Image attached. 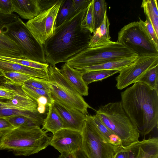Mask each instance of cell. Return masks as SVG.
<instances>
[{
  "label": "cell",
  "instance_id": "1",
  "mask_svg": "<svg viewBox=\"0 0 158 158\" xmlns=\"http://www.w3.org/2000/svg\"><path fill=\"white\" fill-rule=\"evenodd\" d=\"M87 8L78 11L56 27L43 45L46 62L50 65L65 62L88 48L91 34L81 27Z\"/></svg>",
  "mask_w": 158,
  "mask_h": 158
},
{
  "label": "cell",
  "instance_id": "2",
  "mask_svg": "<svg viewBox=\"0 0 158 158\" xmlns=\"http://www.w3.org/2000/svg\"><path fill=\"white\" fill-rule=\"evenodd\" d=\"M123 107L142 136L158 125V90L136 82L121 93Z\"/></svg>",
  "mask_w": 158,
  "mask_h": 158
},
{
  "label": "cell",
  "instance_id": "3",
  "mask_svg": "<svg viewBox=\"0 0 158 158\" xmlns=\"http://www.w3.org/2000/svg\"><path fill=\"white\" fill-rule=\"evenodd\" d=\"M40 127L15 128L2 137L1 150L12 152L17 156L38 153L49 145L52 137Z\"/></svg>",
  "mask_w": 158,
  "mask_h": 158
},
{
  "label": "cell",
  "instance_id": "4",
  "mask_svg": "<svg viewBox=\"0 0 158 158\" xmlns=\"http://www.w3.org/2000/svg\"><path fill=\"white\" fill-rule=\"evenodd\" d=\"M96 114L102 123L121 139L122 146L138 141L139 130L125 111L121 101L99 107Z\"/></svg>",
  "mask_w": 158,
  "mask_h": 158
},
{
  "label": "cell",
  "instance_id": "5",
  "mask_svg": "<svg viewBox=\"0 0 158 158\" xmlns=\"http://www.w3.org/2000/svg\"><path fill=\"white\" fill-rule=\"evenodd\" d=\"M138 56L137 54L121 43L110 41L102 45L88 47L69 59L65 63L76 69L112 60Z\"/></svg>",
  "mask_w": 158,
  "mask_h": 158
},
{
  "label": "cell",
  "instance_id": "6",
  "mask_svg": "<svg viewBox=\"0 0 158 158\" xmlns=\"http://www.w3.org/2000/svg\"><path fill=\"white\" fill-rule=\"evenodd\" d=\"M0 28L2 33L20 47L23 59L47 63L43 45L36 39L20 18Z\"/></svg>",
  "mask_w": 158,
  "mask_h": 158
},
{
  "label": "cell",
  "instance_id": "7",
  "mask_svg": "<svg viewBox=\"0 0 158 158\" xmlns=\"http://www.w3.org/2000/svg\"><path fill=\"white\" fill-rule=\"evenodd\" d=\"M81 132L82 149L88 158H115L121 148L113 145L104 138L89 114Z\"/></svg>",
  "mask_w": 158,
  "mask_h": 158
},
{
  "label": "cell",
  "instance_id": "8",
  "mask_svg": "<svg viewBox=\"0 0 158 158\" xmlns=\"http://www.w3.org/2000/svg\"><path fill=\"white\" fill-rule=\"evenodd\" d=\"M117 42L137 54L158 55V49L146 35L139 22L124 26L118 32Z\"/></svg>",
  "mask_w": 158,
  "mask_h": 158
},
{
  "label": "cell",
  "instance_id": "9",
  "mask_svg": "<svg viewBox=\"0 0 158 158\" xmlns=\"http://www.w3.org/2000/svg\"><path fill=\"white\" fill-rule=\"evenodd\" d=\"M158 65V55L138 56L133 63L119 71L116 77L117 89L122 90L136 82L147 72Z\"/></svg>",
  "mask_w": 158,
  "mask_h": 158
},
{
  "label": "cell",
  "instance_id": "10",
  "mask_svg": "<svg viewBox=\"0 0 158 158\" xmlns=\"http://www.w3.org/2000/svg\"><path fill=\"white\" fill-rule=\"evenodd\" d=\"M62 1L59 0L51 8L26 23L35 37L43 45L54 33L57 15Z\"/></svg>",
  "mask_w": 158,
  "mask_h": 158
},
{
  "label": "cell",
  "instance_id": "11",
  "mask_svg": "<svg viewBox=\"0 0 158 158\" xmlns=\"http://www.w3.org/2000/svg\"><path fill=\"white\" fill-rule=\"evenodd\" d=\"M53 135L49 145L61 155L69 154L82 148V137L81 131L63 128Z\"/></svg>",
  "mask_w": 158,
  "mask_h": 158
},
{
  "label": "cell",
  "instance_id": "12",
  "mask_svg": "<svg viewBox=\"0 0 158 158\" xmlns=\"http://www.w3.org/2000/svg\"><path fill=\"white\" fill-rule=\"evenodd\" d=\"M48 81L49 94L54 102L67 108L78 110L85 115L89 114L88 109H93L82 96L75 95L54 82Z\"/></svg>",
  "mask_w": 158,
  "mask_h": 158
},
{
  "label": "cell",
  "instance_id": "13",
  "mask_svg": "<svg viewBox=\"0 0 158 158\" xmlns=\"http://www.w3.org/2000/svg\"><path fill=\"white\" fill-rule=\"evenodd\" d=\"M0 84L6 85L15 92V96L11 100L0 98V104L9 108L20 111L38 112L37 104L22 90L21 86L12 84L3 78Z\"/></svg>",
  "mask_w": 158,
  "mask_h": 158
},
{
  "label": "cell",
  "instance_id": "14",
  "mask_svg": "<svg viewBox=\"0 0 158 158\" xmlns=\"http://www.w3.org/2000/svg\"><path fill=\"white\" fill-rule=\"evenodd\" d=\"M127 152L128 158H158V138L150 137L147 139L122 146Z\"/></svg>",
  "mask_w": 158,
  "mask_h": 158
},
{
  "label": "cell",
  "instance_id": "15",
  "mask_svg": "<svg viewBox=\"0 0 158 158\" xmlns=\"http://www.w3.org/2000/svg\"><path fill=\"white\" fill-rule=\"evenodd\" d=\"M53 105L63 121V128L81 132L86 115L78 110L67 108L55 102Z\"/></svg>",
  "mask_w": 158,
  "mask_h": 158
},
{
  "label": "cell",
  "instance_id": "16",
  "mask_svg": "<svg viewBox=\"0 0 158 158\" xmlns=\"http://www.w3.org/2000/svg\"><path fill=\"white\" fill-rule=\"evenodd\" d=\"M60 70L62 75L81 96L88 95L89 88L82 78V73L66 63Z\"/></svg>",
  "mask_w": 158,
  "mask_h": 158
},
{
  "label": "cell",
  "instance_id": "17",
  "mask_svg": "<svg viewBox=\"0 0 158 158\" xmlns=\"http://www.w3.org/2000/svg\"><path fill=\"white\" fill-rule=\"evenodd\" d=\"M13 12L22 18L30 20L41 13L38 0H12Z\"/></svg>",
  "mask_w": 158,
  "mask_h": 158
},
{
  "label": "cell",
  "instance_id": "18",
  "mask_svg": "<svg viewBox=\"0 0 158 158\" xmlns=\"http://www.w3.org/2000/svg\"><path fill=\"white\" fill-rule=\"evenodd\" d=\"M17 72L32 77L48 80V71L40 70L23 66L12 62L0 59V72Z\"/></svg>",
  "mask_w": 158,
  "mask_h": 158
},
{
  "label": "cell",
  "instance_id": "19",
  "mask_svg": "<svg viewBox=\"0 0 158 158\" xmlns=\"http://www.w3.org/2000/svg\"><path fill=\"white\" fill-rule=\"evenodd\" d=\"M137 57H131L112 60L98 64L75 69L81 73L97 70H118L120 71L133 63Z\"/></svg>",
  "mask_w": 158,
  "mask_h": 158
},
{
  "label": "cell",
  "instance_id": "20",
  "mask_svg": "<svg viewBox=\"0 0 158 158\" xmlns=\"http://www.w3.org/2000/svg\"><path fill=\"white\" fill-rule=\"evenodd\" d=\"M110 23L106 12L103 20L100 25L95 30L91 37L88 47H92L106 44L110 42L109 26Z\"/></svg>",
  "mask_w": 158,
  "mask_h": 158
},
{
  "label": "cell",
  "instance_id": "21",
  "mask_svg": "<svg viewBox=\"0 0 158 158\" xmlns=\"http://www.w3.org/2000/svg\"><path fill=\"white\" fill-rule=\"evenodd\" d=\"M0 56L23 59L20 47L2 32L0 34Z\"/></svg>",
  "mask_w": 158,
  "mask_h": 158
},
{
  "label": "cell",
  "instance_id": "22",
  "mask_svg": "<svg viewBox=\"0 0 158 158\" xmlns=\"http://www.w3.org/2000/svg\"><path fill=\"white\" fill-rule=\"evenodd\" d=\"M48 107V112L44 119L42 128L47 132H50L53 134L63 128V123L53 105Z\"/></svg>",
  "mask_w": 158,
  "mask_h": 158
},
{
  "label": "cell",
  "instance_id": "23",
  "mask_svg": "<svg viewBox=\"0 0 158 158\" xmlns=\"http://www.w3.org/2000/svg\"><path fill=\"white\" fill-rule=\"evenodd\" d=\"M48 81L54 83L60 87L75 95L81 96L62 75L60 69L55 66L49 65L48 69Z\"/></svg>",
  "mask_w": 158,
  "mask_h": 158
},
{
  "label": "cell",
  "instance_id": "24",
  "mask_svg": "<svg viewBox=\"0 0 158 158\" xmlns=\"http://www.w3.org/2000/svg\"><path fill=\"white\" fill-rule=\"evenodd\" d=\"M90 116L99 131L110 143L116 147L122 146L120 138L102 123L97 114Z\"/></svg>",
  "mask_w": 158,
  "mask_h": 158
},
{
  "label": "cell",
  "instance_id": "25",
  "mask_svg": "<svg viewBox=\"0 0 158 158\" xmlns=\"http://www.w3.org/2000/svg\"><path fill=\"white\" fill-rule=\"evenodd\" d=\"M141 7L158 36V9L156 0H143Z\"/></svg>",
  "mask_w": 158,
  "mask_h": 158
},
{
  "label": "cell",
  "instance_id": "26",
  "mask_svg": "<svg viewBox=\"0 0 158 158\" xmlns=\"http://www.w3.org/2000/svg\"><path fill=\"white\" fill-rule=\"evenodd\" d=\"M77 13L73 7L72 0H62L56 18V28Z\"/></svg>",
  "mask_w": 158,
  "mask_h": 158
},
{
  "label": "cell",
  "instance_id": "27",
  "mask_svg": "<svg viewBox=\"0 0 158 158\" xmlns=\"http://www.w3.org/2000/svg\"><path fill=\"white\" fill-rule=\"evenodd\" d=\"M14 115H21L33 119L42 124L44 119L43 114L34 113L12 109L0 104V117L4 118Z\"/></svg>",
  "mask_w": 158,
  "mask_h": 158
},
{
  "label": "cell",
  "instance_id": "28",
  "mask_svg": "<svg viewBox=\"0 0 158 158\" xmlns=\"http://www.w3.org/2000/svg\"><path fill=\"white\" fill-rule=\"evenodd\" d=\"M118 70H97L82 73V78L88 85L93 82L102 80L119 72Z\"/></svg>",
  "mask_w": 158,
  "mask_h": 158
},
{
  "label": "cell",
  "instance_id": "29",
  "mask_svg": "<svg viewBox=\"0 0 158 158\" xmlns=\"http://www.w3.org/2000/svg\"><path fill=\"white\" fill-rule=\"evenodd\" d=\"M15 128L20 127H40L38 121L24 116L14 115L4 118Z\"/></svg>",
  "mask_w": 158,
  "mask_h": 158
},
{
  "label": "cell",
  "instance_id": "30",
  "mask_svg": "<svg viewBox=\"0 0 158 158\" xmlns=\"http://www.w3.org/2000/svg\"><path fill=\"white\" fill-rule=\"evenodd\" d=\"M137 82L143 83L153 89L158 90V65L147 72Z\"/></svg>",
  "mask_w": 158,
  "mask_h": 158
},
{
  "label": "cell",
  "instance_id": "31",
  "mask_svg": "<svg viewBox=\"0 0 158 158\" xmlns=\"http://www.w3.org/2000/svg\"><path fill=\"white\" fill-rule=\"evenodd\" d=\"M4 79L10 83L21 86L32 76L27 74L17 72H7L1 73Z\"/></svg>",
  "mask_w": 158,
  "mask_h": 158
},
{
  "label": "cell",
  "instance_id": "32",
  "mask_svg": "<svg viewBox=\"0 0 158 158\" xmlns=\"http://www.w3.org/2000/svg\"><path fill=\"white\" fill-rule=\"evenodd\" d=\"M0 59L19 64L23 66L37 69L48 71L49 65L26 59H19L0 56Z\"/></svg>",
  "mask_w": 158,
  "mask_h": 158
},
{
  "label": "cell",
  "instance_id": "33",
  "mask_svg": "<svg viewBox=\"0 0 158 158\" xmlns=\"http://www.w3.org/2000/svg\"><path fill=\"white\" fill-rule=\"evenodd\" d=\"M21 88L23 91L28 96L35 101L36 102L40 97L44 96L48 99V107L53 104L54 101L51 98L49 94L45 90L26 84L23 85L21 86Z\"/></svg>",
  "mask_w": 158,
  "mask_h": 158
},
{
  "label": "cell",
  "instance_id": "34",
  "mask_svg": "<svg viewBox=\"0 0 158 158\" xmlns=\"http://www.w3.org/2000/svg\"><path fill=\"white\" fill-rule=\"evenodd\" d=\"M94 11L95 30L102 22L107 11V3L104 0H94Z\"/></svg>",
  "mask_w": 158,
  "mask_h": 158
},
{
  "label": "cell",
  "instance_id": "35",
  "mask_svg": "<svg viewBox=\"0 0 158 158\" xmlns=\"http://www.w3.org/2000/svg\"><path fill=\"white\" fill-rule=\"evenodd\" d=\"M94 5V0H92L87 7L85 15L81 24V27L88 30L91 34L93 33L95 31Z\"/></svg>",
  "mask_w": 158,
  "mask_h": 158
},
{
  "label": "cell",
  "instance_id": "36",
  "mask_svg": "<svg viewBox=\"0 0 158 158\" xmlns=\"http://www.w3.org/2000/svg\"><path fill=\"white\" fill-rule=\"evenodd\" d=\"M139 24L151 41L158 49V36L156 35L153 26L148 18L144 21L139 18Z\"/></svg>",
  "mask_w": 158,
  "mask_h": 158
},
{
  "label": "cell",
  "instance_id": "37",
  "mask_svg": "<svg viewBox=\"0 0 158 158\" xmlns=\"http://www.w3.org/2000/svg\"><path fill=\"white\" fill-rule=\"evenodd\" d=\"M24 84L45 90L49 94V81L45 79L32 77L27 81Z\"/></svg>",
  "mask_w": 158,
  "mask_h": 158
},
{
  "label": "cell",
  "instance_id": "38",
  "mask_svg": "<svg viewBox=\"0 0 158 158\" xmlns=\"http://www.w3.org/2000/svg\"><path fill=\"white\" fill-rule=\"evenodd\" d=\"M15 95L14 89L6 85L0 84V98L11 100Z\"/></svg>",
  "mask_w": 158,
  "mask_h": 158
},
{
  "label": "cell",
  "instance_id": "39",
  "mask_svg": "<svg viewBox=\"0 0 158 158\" xmlns=\"http://www.w3.org/2000/svg\"><path fill=\"white\" fill-rule=\"evenodd\" d=\"M15 128L4 118L0 117V137H2Z\"/></svg>",
  "mask_w": 158,
  "mask_h": 158
},
{
  "label": "cell",
  "instance_id": "40",
  "mask_svg": "<svg viewBox=\"0 0 158 158\" xmlns=\"http://www.w3.org/2000/svg\"><path fill=\"white\" fill-rule=\"evenodd\" d=\"M13 12L12 0H0V13L4 14H11Z\"/></svg>",
  "mask_w": 158,
  "mask_h": 158
},
{
  "label": "cell",
  "instance_id": "41",
  "mask_svg": "<svg viewBox=\"0 0 158 158\" xmlns=\"http://www.w3.org/2000/svg\"><path fill=\"white\" fill-rule=\"evenodd\" d=\"M19 18V16L16 14H4L0 13V27L5 24L16 21Z\"/></svg>",
  "mask_w": 158,
  "mask_h": 158
},
{
  "label": "cell",
  "instance_id": "42",
  "mask_svg": "<svg viewBox=\"0 0 158 158\" xmlns=\"http://www.w3.org/2000/svg\"><path fill=\"white\" fill-rule=\"evenodd\" d=\"M56 158H88L82 148L70 153L60 155Z\"/></svg>",
  "mask_w": 158,
  "mask_h": 158
},
{
  "label": "cell",
  "instance_id": "43",
  "mask_svg": "<svg viewBox=\"0 0 158 158\" xmlns=\"http://www.w3.org/2000/svg\"><path fill=\"white\" fill-rule=\"evenodd\" d=\"M91 0H72L74 9L76 12L87 7Z\"/></svg>",
  "mask_w": 158,
  "mask_h": 158
},
{
  "label": "cell",
  "instance_id": "44",
  "mask_svg": "<svg viewBox=\"0 0 158 158\" xmlns=\"http://www.w3.org/2000/svg\"><path fill=\"white\" fill-rule=\"evenodd\" d=\"M59 0H38L41 13L51 8Z\"/></svg>",
  "mask_w": 158,
  "mask_h": 158
},
{
  "label": "cell",
  "instance_id": "45",
  "mask_svg": "<svg viewBox=\"0 0 158 158\" xmlns=\"http://www.w3.org/2000/svg\"><path fill=\"white\" fill-rule=\"evenodd\" d=\"M115 158H128L127 152L122 146L116 154Z\"/></svg>",
  "mask_w": 158,
  "mask_h": 158
},
{
  "label": "cell",
  "instance_id": "46",
  "mask_svg": "<svg viewBox=\"0 0 158 158\" xmlns=\"http://www.w3.org/2000/svg\"><path fill=\"white\" fill-rule=\"evenodd\" d=\"M36 102L38 105H42L47 106L48 105V99L44 96H42L39 97Z\"/></svg>",
  "mask_w": 158,
  "mask_h": 158
},
{
  "label": "cell",
  "instance_id": "47",
  "mask_svg": "<svg viewBox=\"0 0 158 158\" xmlns=\"http://www.w3.org/2000/svg\"><path fill=\"white\" fill-rule=\"evenodd\" d=\"M46 106L42 105H37V110L38 113L43 114L46 111Z\"/></svg>",
  "mask_w": 158,
  "mask_h": 158
},
{
  "label": "cell",
  "instance_id": "48",
  "mask_svg": "<svg viewBox=\"0 0 158 158\" xmlns=\"http://www.w3.org/2000/svg\"><path fill=\"white\" fill-rule=\"evenodd\" d=\"M2 75H1V72H0V81L1 80V77H2Z\"/></svg>",
  "mask_w": 158,
  "mask_h": 158
},
{
  "label": "cell",
  "instance_id": "49",
  "mask_svg": "<svg viewBox=\"0 0 158 158\" xmlns=\"http://www.w3.org/2000/svg\"><path fill=\"white\" fill-rule=\"evenodd\" d=\"M2 31H1V28H0V34H1L2 33Z\"/></svg>",
  "mask_w": 158,
  "mask_h": 158
},
{
  "label": "cell",
  "instance_id": "50",
  "mask_svg": "<svg viewBox=\"0 0 158 158\" xmlns=\"http://www.w3.org/2000/svg\"><path fill=\"white\" fill-rule=\"evenodd\" d=\"M1 137H0V140H1ZM0 150H1L0 148Z\"/></svg>",
  "mask_w": 158,
  "mask_h": 158
},
{
  "label": "cell",
  "instance_id": "51",
  "mask_svg": "<svg viewBox=\"0 0 158 158\" xmlns=\"http://www.w3.org/2000/svg\"></svg>",
  "mask_w": 158,
  "mask_h": 158
}]
</instances>
